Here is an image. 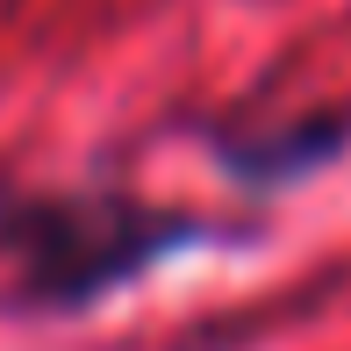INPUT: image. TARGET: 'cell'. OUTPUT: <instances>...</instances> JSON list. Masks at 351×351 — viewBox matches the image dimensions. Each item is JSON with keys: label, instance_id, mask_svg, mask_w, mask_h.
I'll return each mask as SVG.
<instances>
[{"label": "cell", "instance_id": "obj_1", "mask_svg": "<svg viewBox=\"0 0 351 351\" xmlns=\"http://www.w3.org/2000/svg\"><path fill=\"white\" fill-rule=\"evenodd\" d=\"M194 237H208V222L143 208L130 194H43L8 201L0 215V251L22 273V301H51V308H86L115 294L122 280H143Z\"/></svg>", "mask_w": 351, "mask_h": 351}, {"label": "cell", "instance_id": "obj_2", "mask_svg": "<svg viewBox=\"0 0 351 351\" xmlns=\"http://www.w3.org/2000/svg\"><path fill=\"white\" fill-rule=\"evenodd\" d=\"M351 143V115H308V122H287V130H265V136H237L230 151H222V165L230 172H244L251 186H287V180H301V172H315V165H330Z\"/></svg>", "mask_w": 351, "mask_h": 351}]
</instances>
